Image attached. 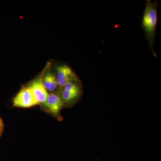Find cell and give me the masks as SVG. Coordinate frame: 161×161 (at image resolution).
I'll return each mask as SVG.
<instances>
[{
	"label": "cell",
	"mask_w": 161,
	"mask_h": 161,
	"mask_svg": "<svg viewBox=\"0 0 161 161\" xmlns=\"http://www.w3.org/2000/svg\"><path fill=\"white\" fill-rule=\"evenodd\" d=\"M158 3L157 1L152 2L150 0L147 1L142 21V26L145 36L155 57H156V54L153 50V46L155 44L154 40L158 22Z\"/></svg>",
	"instance_id": "6da1fadb"
},
{
	"label": "cell",
	"mask_w": 161,
	"mask_h": 161,
	"mask_svg": "<svg viewBox=\"0 0 161 161\" xmlns=\"http://www.w3.org/2000/svg\"><path fill=\"white\" fill-rule=\"evenodd\" d=\"M28 87L31 90L39 104L44 105L49 94L43 85V78H40L33 80Z\"/></svg>",
	"instance_id": "3957f363"
},
{
	"label": "cell",
	"mask_w": 161,
	"mask_h": 161,
	"mask_svg": "<svg viewBox=\"0 0 161 161\" xmlns=\"http://www.w3.org/2000/svg\"><path fill=\"white\" fill-rule=\"evenodd\" d=\"M63 90L73 92V93H77L80 95L81 93L80 87L78 85L74 82H70L66 84L65 86L64 87Z\"/></svg>",
	"instance_id": "ba28073f"
},
{
	"label": "cell",
	"mask_w": 161,
	"mask_h": 161,
	"mask_svg": "<svg viewBox=\"0 0 161 161\" xmlns=\"http://www.w3.org/2000/svg\"><path fill=\"white\" fill-rule=\"evenodd\" d=\"M64 102L60 94L53 92L48 94L44 106L54 115H57L63 108Z\"/></svg>",
	"instance_id": "5b68a950"
},
{
	"label": "cell",
	"mask_w": 161,
	"mask_h": 161,
	"mask_svg": "<svg viewBox=\"0 0 161 161\" xmlns=\"http://www.w3.org/2000/svg\"><path fill=\"white\" fill-rule=\"evenodd\" d=\"M43 85L47 92H53L58 86L56 76L51 72H47L43 78Z\"/></svg>",
	"instance_id": "8992f818"
},
{
	"label": "cell",
	"mask_w": 161,
	"mask_h": 161,
	"mask_svg": "<svg viewBox=\"0 0 161 161\" xmlns=\"http://www.w3.org/2000/svg\"><path fill=\"white\" fill-rule=\"evenodd\" d=\"M14 107L28 108L39 104L31 90L28 86L23 88L14 98Z\"/></svg>",
	"instance_id": "7a4b0ae2"
},
{
	"label": "cell",
	"mask_w": 161,
	"mask_h": 161,
	"mask_svg": "<svg viewBox=\"0 0 161 161\" xmlns=\"http://www.w3.org/2000/svg\"><path fill=\"white\" fill-rule=\"evenodd\" d=\"M58 86L63 88L69 82H74L77 76L70 67L66 65H62L58 67L56 76Z\"/></svg>",
	"instance_id": "277c9868"
},
{
	"label": "cell",
	"mask_w": 161,
	"mask_h": 161,
	"mask_svg": "<svg viewBox=\"0 0 161 161\" xmlns=\"http://www.w3.org/2000/svg\"><path fill=\"white\" fill-rule=\"evenodd\" d=\"M3 129H4V125H3V121L2 119L0 118V136L3 132Z\"/></svg>",
	"instance_id": "9c48e42d"
},
{
	"label": "cell",
	"mask_w": 161,
	"mask_h": 161,
	"mask_svg": "<svg viewBox=\"0 0 161 161\" xmlns=\"http://www.w3.org/2000/svg\"><path fill=\"white\" fill-rule=\"evenodd\" d=\"M80 94L77 93H73V92H68V91L63 90L62 92L61 96L64 102L69 103L75 100L76 98L79 97Z\"/></svg>",
	"instance_id": "52a82bcc"
}]
</instances>
